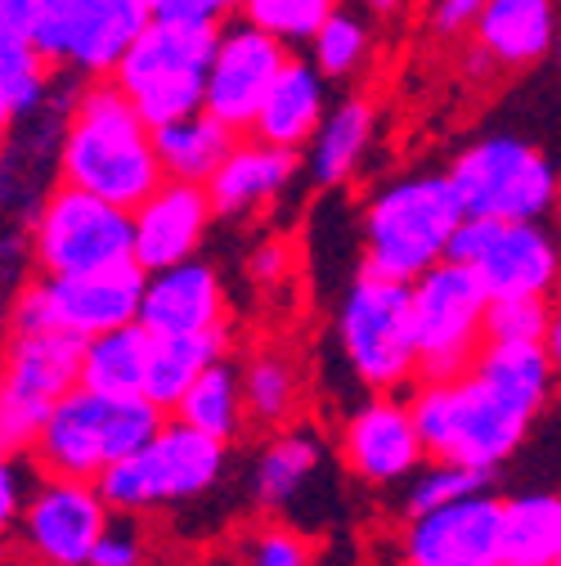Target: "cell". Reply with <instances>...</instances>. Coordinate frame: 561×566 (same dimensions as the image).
Here are the masks:
<instances>
[{"mask_svg":"<svg viewBox=\"0 0 561 566\" xmlns=\"http://www.w3.org/2000/svg\"><path fill=\"white\" fill-rule=\"evenodd\" d=\"M149 350H154V333L139 319L91 337L86 365H82V387H95L108 396H145Z\"/></svg>","mask_w":561,"mask_h":566,"instance_id":"29","label":"cell"},{"mask_svg":"<svg viewBox=\"0 0 561 566\" xmlns=\"http://www.w3.org/2000/svg\"><path fill=\"white\" fill-rule=\"evenodd\" d=\"M485 485H489V472L467 468V463L432 459L427 468H417V472L409 476V490H404V513H409V517L436 513V509H445V504L467 500V494H480Z\"/></svg>","mask_w":561,"mask_h":566,"instance_id":"35","label":"cell"},{"mask_svg":"<svg viewBox=\"0 0 561 566\" xmlns=\"http://www.w3.org/2000/svg\"><path fill=\"white\" fill-rule=\"evenodd\" d=\"M234 145H239V130L225 126L216 113H207V108L158 126V158H162V171L171 180L207 185L221 171V163L234 154Z\"/></svg>","mask_w":561,"mask_h":566,"instance_id":"25","label":"cell"},{"mask_svg":"<svg viewBox=\"0 0 561 566\" xmlns=\"http://www.w3.org/2000/svg\"><path fill=\"white\" fill-rule=\"evenodd\" d=\"M324 117H328V77L319 73L315 59H288V67L278 73V82L247 135L301 154L315 139Z\"/></svg>","mask_w":561,"mask_h":566,"instance_id":"23","label":"cell"},{"mask_svg":"<svg viewBox=\"0 0 561 566\" xmlns=\"http://www.w3.org/2000/svg\"><path fill=\"white\" fill-rule=\"evenodd\" d=\"M162 413L167 409H158L149 396H108L95 387H77L54 405L28 454L45 476L99 481L113 463L130 459L158 437L167 422Z\"/></svg>","mask_w":561,"mask_h":566,"instance_id":"2","label":"cell"},{"mask_svg":"<svg viewBox=\"0 0 561 566\" xmlns=\"http://www.w3.org/2000/svg\"><path fill=\"white\" fill-rule=\"evenodd\" d=\"M91 566H145V544H139V535H130L121 526H108L104 539L91 553Z\"/></svg>","mask_w":561,"mask_h":566,"instance_id":"41","label":"cell"},{"mask_svg":"<svg viewBox=\"0 0 561 566\" xmlns=\"http://www.w3.org/2000/svg\"><path fill=\"white\" fill-rule=\"evenodd\" d=\"M561 553V494L530 490L504 500L499 566H552Z\"/></svg>","mask_w":561,"mask_h":566,"instance_id":"28","label":"cell"},{"mask_svg":"<svg viewBox=\"0 0 561 566\" xmlns=\"http://www.w3.org/2000/svg\"><path fill=\"white\" fill-rule=\"evenodd\" d=\"M557 217H561V202H557Z\"/></svg>","mask_w":561,"mask_h":566,"instance_id":"49","label":"cell"},{"mask_svg":"<svg viewBox=\"0 0 561 566\" xmlns=\"http://www.w3.org/2000/svg\"><path fill=\"white\" fill-rule=\"evenodd\" d=\"M504 544V500L495 494H467L436 513L409 517L404 562H449V566H499Z\"/></svg>","mask_w":561,"mask_h":566,"instance_id":"17","label":"cell"},{"mask_svg":"<svg viewBox=\"0 0 561 566\" xmlns=\"http://www.w3.org/2000/svg\"><path fill=\"white\" fill-rule=\"evenodd\" d=\"M552 59H557V67H561V41H557V54H552Z\"/></svg>","mask_w":561,"mask_h":566,"instance_id":"47","label":"cell"},{"mask_svg":"<svg viewBox=\"0 0 561 566\" xmlns=\"http://www.w3.org/2000/svg\"><path fill=\"white\" fill-rule=\"evenodd\" d=\"M552 324L548 297H495L485 315V342H543Z\"/></svg>","mask_w":561,"mask_h":566,"instance_id":"37","label":"cell"},{"mask_svg":"<svg viewBox=\"0 0 561 566\" xmlns=\"http://www.w3.org/2000/svg\"><path fill=\"white\" fill-rule=\"evenodd\" d=\"M409 566H427V562H409ZM432 566H449V562H432Z\"/></svg>","mask_w":561,"mask_h":566,"instance_id":"46","label":"cell"},{"mask_svg":"<svg viewBox=\"0 0 561 566\" xmlns=\"http://www.w3.org/2000/svg\"><path fill=\"white\" fill-rule=\"evenodd\" d=\"M149 270L139 261H121L86 274H41L14 293L10 328L14 333H73L99 337L108 328L135 324L145 306Z\"/></svg>","mask_w":561,"mask_h":566,"instance_id":"7","label":"cell"},{"mask_svg":"<svg viewBox=\"0 0 561 566\" xmlns=\"http://www.w3.org/2000/svg\"><path fill=\"white\" fill-rule=\"evenodd\" d=\"M212 217H216L212 189L167 176L145 202L135 207V261L149 274L167 270V265H180V261H193Z\"/></svg>","mask_w":561,"mask_h":566,"instance_id":"18","label":"cell"},{"mask_svg":"<svg viewBox=\"0 0 561 566\" xmlns=\"http://www.w3.org/2000/svg\"><path fill=\"white\" fill-rule=\"evenodd\" d=\"M243 566H310V544L288 526H261L243 544Z\"/></svg>","mask_w":561,"mask_h":566,"instance_id":"38","label":"cell"},{"mask_svg":"<svg viewBox=\"0 0 561 566\" xmlns=\"http://www.w3.org/2000/svg\"><path fill=\"white\" fill-rule=\"evenodd\" d=\"M297 176H301L297 149H278L252 135V139H239L234 154L221 163V171L207 180V189H212L216 217H252L265 202L284 198Z\"/></svg>","mask_w":561,"mask_h":566,"instance_id":"22","label":"cell"},{"mask_svg":"<svg viewBox=\"0 0 561 566\" xmlns=\"http://www.w3.org/2000/svg\"><path fill=\"white\" fill-rule=\"evenodd\" d=\"M360 6H364L369 14H378V19H395V14L409 6V0H360Z\"/></svg>","mask_w":561,"mask_h":566,"instance_id":"45","label":"cell"},{"mask_svg":"<svg viewBox=\"0 0 561 566\" xmlns=\"http://www.w3.org/2000/svg\"><path fill=\"white\" fill-rule=\"evenodd\" d=\"M472 41L499 67L543 63L561 41V0H489L472 23Z\"/></svg>","mask_w":561,"mask_h":566,"instance_id":"21","label":"cell"},{"mask_svg":"<svg viewBox=\"0 0 561 566\" xmlns=\"http://www.w3.org/2000/svg\"><path fill=\"white\" fill-rule=\"evenodd\" d=\"M341 0H243V19L288 45H310Z\"/></svg>","mask_w":561,"mask_h":566,"instance_id":"36","label":"cell"},{"mask_svg":"<svg viewBox=\"0 0 561 566\" xmlns=\"http://www.w3.org/2000/svg\"><path fill=\"white\" fill-rule=\"evenodd\" d=\"M216 41L221 28H184L154 19L121 54L113 82L154 126H167L176 117L207 108V77H212Z\"/></svg>","mask_w":561,"mask_h":566,"instance_id":"9","label":"cell"},{"mask_svg":"<svg viewBox=\"0 0 561 566\" xmlns=\"http://www.w3.org/2000/svg\"><path fill=\"white\" fill-rule=\"evenodd\" d=\"M489 289L476 265L445 256L423 279H413V328H417V382H454L472 374L485 346Z\"/></svg>","mask_w":561,"mask_h":566,"instance_id":"10","label":"cell"},{"mask_svg":"<svg viewBox=\"0 0 561 566\" xmlns=\"http://www.w3.org/2000/svg\"><path fill=\"white\" fill-rule=\"evenodd\" d=\"M158 23H184V28H225L243 0H149Z\"/></svg>","mask_w":561,"mask_h":566,"instance_id":"39","label":"cell"},{"mask_svg":"<svg viewBox=\"0 0 561 566\" xmlns=\"http://www.w3.org/2000/svg\"><path fill=\"white\" fill-rule=\"evenodd\" d=\"M216 360H225V328L184 333V337H154L145 396L158 409L176 413V405L184 400V391L202 378V369H212Z\"/></svg>","mask_w":561,"mask_h":566,"instance_id":"27","label":"cell"},{"mask_svg":"<svg viewBox=\"0 0 561 566\" xmlns=\"http://www.w3.org/2000/svg\"><path fill=\"white\" fill-rule=\"evenodd\" d=\"M0 23L28 36L59 73L99 82L117 73L154 10L149 0H0Z\"/></svg>","mask_w":561,"mask_h":566,"instance_id":"3","label":"cell"},{"mask_svg":"<svg viewBox=\"0 0 561 566\" xmlns=\"http://www.w3.org/2000/svg\"><path fill=\"white\" fill-rule=\"evenodd\" d=\"M489 6V0H432L427 6V23L436 36H458V32H472L476 14Z\"/></svg>","mask_w":561,"mask_h":566,"instance_id":"40","label":"cell"},{"mask_svg":"<svg viewBox=\"0 0 561 566\" xmlns=\"http://www.w3.org/2000/svg\"><path fill=\"white\" fill-rule=\"evenodd\" d=\"M449 180L467 207V217L495 221H543L561 202V171L552 158L521 135H485L467 145Z\"/></svg>","mask_w":561,"mask_h":566,"instance_id":"12","label":"cell"},{"mask_svg":"<svg viewBox=\"0 0 561 566\" xmlns=\"http://www.w3.org/2000/svg\"><path fill=\"white\" fill-rule=\"evenodd\" d=\"M543 346H548V356H552V365H557V378H561V302L552 306V324H548Z\"/></svg>","mask_w":561,"mask_h":566,"instance_id":"44","label":"cell"},{"mask_svg":"<svg viewBox=\"0 0 561 566\" xmlns=\"http://www.w3.org/2000/svg\"><path fill=\"white\" fill-rule=\"evenodd\" d=\"M23 509H28V500H23V468H19V454H6V472H0V522H6V531H14Z\"/></svg>","mask_w":561,"mask_h":566,"instance_id":"42","label":"cell"},{"mask_svg":"<svg viewBox=\"0 0 561 566\" xmlns=\"http://www.w3.org/2000/svg\"><path fill=\"white\" fill-rule=\"evenodd\" d=\"M10 566H14V562H10Z\"/></svg>","mask_w":561,"mask_h":566,"instance_id":"50","label":"cell"},{"mask_svg":"<svg viewBox=\"0 0 561 566\" xmlns=\"http://www.w3.org/2000/svg\"><path fill=\"white\" fill-rule=\"evenodd\" d=\"M341 459L369 485H395L413 476L432 454L423 446L409 400H395L391 391H373V400H364L341 422Z\"/></svg>","mask_w":561,"mask_h":566,"instance_id":"16","label":"cell"},{"mask_svg":"<svg viewBox=\"0 0 561 566\" xmlns=\"http://www.w3.org/2000/svg\"><path fill=\"white\" fill-rule=\"evenodd\" d=\"M472 369L495 382L504 396H512L517 405H526L530 413L548 405L557 382V365L543 342H485Z\"/></svg>","mask_w":561,"mask_h":566,"instance_id":"30","label":"cell"},{"mask_svg":"<svg viewBox=\"0 0 561 566\" xmlns=\"http://www.w3.org/2000/svg\"><path fill=\"white\" fill-rule=\"evenodd\" d=\"M221 472H225V441L171 418L145 450L113 463L99 476V490L113 504V513H145V509L198 500V494H207L221 481Z\"/></svg>","mask_w":561,"mask_h":566,"instance_id":"11","label":"cell"},{"mask_svg":"<svg viewBox=\"0 0 561 566\" xmlns=\"http://www.w3.org/2000/svg\"><path fill=\"white\" fill-rule=\"evenodd\" d=\"M472 265L489 297H552L561 283V243L543 221H495Z\"/></svg>","mask_w":561,"mask_h":566,"instance_id":"19","label":"cell"},{"mask_svg":"<svg viewBox=\"0 0 561 566\" xmlns=\"http://www.w3.org/2000/svg\"><path fill=\"white\" fill-rule=\"evenodd\" d=\"M378 135V108L364 95H346L341 104L328 108V117L319 122L315 139L306 145V171L315 185L332 189L346 185L350 176L360 171L369 145Z\"/></svg>","mask_w":561,"mask_h":566,"instance_id":"24","label":"cell"},{"mask_svg":"<svg viewBox=\"0 0 561 566\" xmlns=\"http://www.w3.org/2000/svg\"><path fill=\"white\" fill-rule=\"evenodd\" d=\"M288 59V41H278L274 32L247 19L225 23L212 59V77H207V113H216L239 135L252 130Z\"/></svg>","mask_w":561,"mask_h":566,"instance_id":"15","label":"cell"},{"mask_svg":"<svg viewBox=\"0 0 561 566\" xmlns=\"http://www.w3.org/2000/svg\"><path fill=\"white\" fill-rule=\"evenodd\" d=\"M341 356L369 391H395L417 378L413 283L364 270L341 297L337 315Z\"/></svg>","mask_w":561,"mask_h":566,"instance_id":"8","label":"cell"},{"mask_svg":"<svg viewBox=\"0 0 561 566\" xmlns=\"http://www.w3.org/2000/svg\"><path fill=\"white\" fill-rule=\"evenodd\" d=\"M409 409L432 459L467 463L480 472H495L499 463H508L534 422L526 405L504 396L476 369L454 382H423L413 391Z\"/></svg>","mask_w":561,"mask_h":566,"instance_id":"4","label":"cell"},{"mask_svg":"<svg viewBox=\"0 0 561 566\" xmlns=\"http://www.w3.org/2000/svg\"><path fill=\"white\" fill-rule=\"evenodd\" d=\"M59 67L19 32L0 28V113L6 126H19L23 117L41 113L50 104Z\"/></svg>","mask_w":561,"mask_h":566,"instance_id":"31","label":"cell"},{"mask_svg":"<svg viewBox=\"0 0 561 566\" xmlns=\"http://www.w3.org/2000/svg\"><path fill=\"white\" fill-rule=\"evenodd\" d=\"M552 566H561V553H557V562H552Z\"/></svg>","mask_w":561,"mask_h":566,"instance_id":"48","label":"cell"},{"mask_svg":"<svg viewBox=\"0 0 561 566\" xmlns=\"http://www.w3.org/2000/svg\"><path fill=\"white\" fill-rule=\"evenodd\" d=\"M54 171L67 185H82L135 211L167 180L158 158V126L130 104L113 77H99L73 99Z\"/></svg>","mask_w":561,"mask_h":566,"instance_id":"1","label":"cell"},{"mask_svg":"<svg viewBox=\"0 0 561 566\" xmlns=\"http://www.w3.org/2000/svg\"><path fill=\"white\" fill-rule=\"evenodd\" d=\"M180 422L189 428L216 437V441H234L243 432V418H247V400H243V374L230 360H216L212 369H202V378L184 391V400L176 405Z\"/></svg>","mask_w":561,"mask_h":566,"instance_id":"32","label":"cell"},{"mask_svg":"<svg viewBox=\"0 0 561 566\" xmlns=\"http://www.w3.org/2000/svg\"><path fill=\"white\" fill-rule=\"evenodd\" d=\"M139 324L154 337H184V333H212L225 328V289L221 274L207 261H180L154 270L145 283V306Z\"/></svg>","mask_w":561,"mask_h":566,"instance_id":"20","label":"cell"},{"mask_svg":"<svg viewBox=\"0 0 561 566\" xmlns=\"http://www.w3.org/2000/svg\"><path fill=\"white\" fill-rule=\"evenodd\" d=\"M28 243L41 274L108 270L135 261V211L82 185L54 180L28 221Z\"/></svg>","mask_w":561,"mask_h":566,"instance_id":"6","label":"cell"},{"mask_svg":"<svg viewBox=\"0 0 561 566\" xmlns=\"http://www.w3.org/2000/svg\"><path fill=\"white\" fill-rule=\"evenodd\" d=\"M247 270H252L256 283H278V279L288 274V243H261V248L252 252Z\"/></svg>","mask_w":561,"mask_h":566,"instance_id":"43","label":"cell"},{"mask_svg":"<svg viewBox=\"0 0 561 566\" xmlns=\"http://www.w3.org/2000/svg\"><path fill=\"white\" fill-rule=\"evenodd\" d=\"M113 504L104 500L99 481L45 476L36 468V485L28 490V509L14 522L19 544L41 566H91L95 544L113 526Z\"/></svg>","mask_w":561,"mask_h":566,"instance_id":"14","label":"cell"},{"mask_svg":"<svg viewBox=\"0 0 561 566\" xmlns=\"http://www.w3.org/2000/svg\"><path fill=\"white\" fill-rule=\"evenodd\" d=\"M86 337L73 333H14L6 350V391H0V441L6 454L36 446L54 405L82 387Z\"/></svg>","mask_w":561,"mask_h":566,"instance_id":"13","label":"cell"},{"mask_svg":"<svg viewBox=\"0 0 561 566\" xmlns=\"http://www.w3.org/2000/svg\"><path fill=\"white\" fill-rule=\"evenodd\" d=\"M369 54H373V28H369V19L360 10H350V6H337L332 19L310 41V59L319 63V73L328 82L360 77Z\"/></svg>","mask_w":561,"mask_h":566,"instance_id":"33","label":"cell"},{"mask_svg":"<svg viewBox=\"0 0 561 566\" xmlns=\"http://www.w3.org/2000/svg\"><path fill=\"white\" fill-rule=\"evenodd\" d=\"M243 400H247L252 422H261V428H284L297 413L301 378L284 356L265 350V356H252V365L243 369Z\"/></svg>","mask_w":561,"mask_h":566,"instance_id":"34","label":"cell"},{"mask_svg":"<svg viewBox=\"0 0 561 566\" xmlns=\"http://www.w3.org/2000/svg\"><path fill=\"white\" fill-rule=\"evenodd\" d=\"M324 468V441L310 432V428H288L278 432L261 459H256V472H252V494L265 513H278L288 509L297 494L310 485V476Z\"/></svg>","mask_w":561,"mask_h":566,"instance_id":"26","label":"cell"},{"mask_svg":"<svg viewBox=\"0 0 561 566\" xmlns=\"http://www.w3.org/2000/svg\"><path fill=\"white\" fill-rule=\"evenodd\" d=\"M467 207L445 176H404L364 207V270L413 283L449 256Z\"/></svg>","mask_w":561,"mask_h":566,"instance_id":"5","label":"cell"}]
</instances>
